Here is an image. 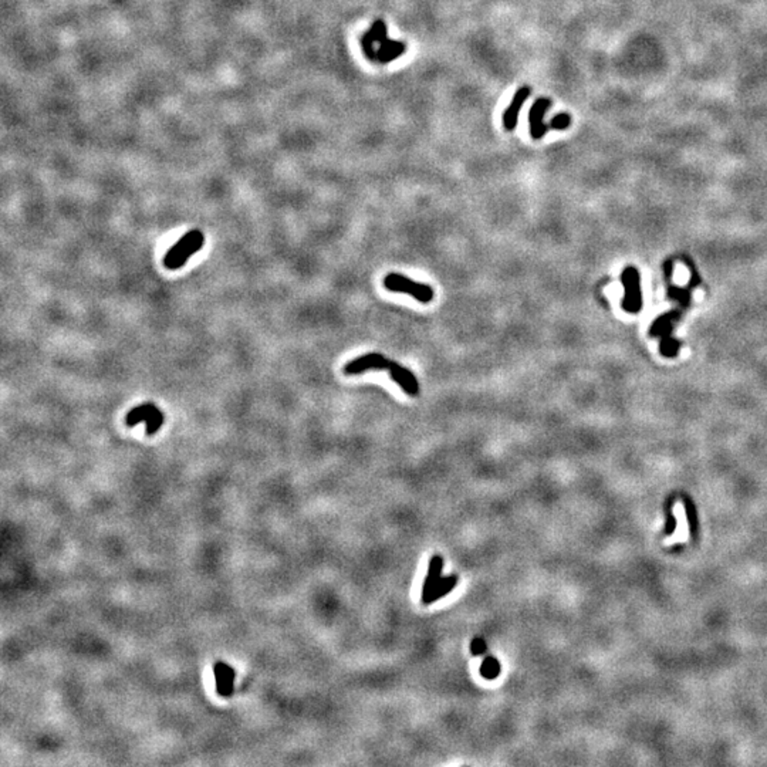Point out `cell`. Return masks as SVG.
Returning <instances> with one entry per match:
<instances>
[{"instance_id": "obj_14", "label": "cell", "mask_w": 767, "mask_h": 767, "mask_svg": "<svg viewBox=\"0 0 767 767\" xmlns=\"http://www.w3.org/2000/svg\"><path fill=\"white\" fill-rule=\"evenodd\" d=\"M500 673V664L496 658L488 657L480 665V675L485 679H496Z\"/></svg>"}, {"instance_id": "obj_13", "label": "cell", "mask_w": 767, "mask_h": 767, "mask_svg": "<svg viewBox=\"0 0 767 767\" xmlns=\"http://www.w3.org/2000/svg\"><path fill=\"white\" fill-rule=\"evenodd\" d=\"M458 584V576H448V577H443L441 579V581L438 583V585L434 588L431 597H430V601L428 604H432L438 600H441L442 597H445L446 594H449L455 587H457Z\"/></svg>"}, {"instance_id": "obj_12", "label": "cell", "mask_w": 767, "mask_h": 767, "mask_svg": "<svg viewBox=\"0 0 767 767\" xmlns=\"http://www.w3.org/2000/svg\"><path fill=\"white\" fill-rule=\"evenodd\" d=\"M405 51V44L398 40H391L387 37L380 43V49L377 50V62L382 64H388L389 62L401 57Z\"/></svg>"}, {"instance_id": "obj_7", "label": "cell", "mask_w": 767, "mask_h": 767, "mask_svg": "<svg viewBox=\"0 0 767 767\" xmlns=\"http://www.w3.org/2000/svg\"><path fill=\"white\" fill-rule=\"evenodd\" d=\"M675 317H676L675 312H669V315H665V316L660 317L651 330L652 334L662 337L661 350H662V354L667 355V357H672L678 351V343L671 337V328H672V323H673Z\"/></svg>"}, {"instance_id": "obj_3", "label": "cell", "mask_w": 767, "mask_h": 767, "mask_svg": "<svg viewBox=\"0 0 767 767\" xmlns=\"http://www.w3.org/2000/svg\"><path fill=\"white\" fill-rule=\"evenodd\" d=\"M146 422V434L148 437L157 434L164 423V412L154 403H144L132 408L125 418L128 426H134L139 422Z\"/></svg>"}, {"instance_id": "obj_10", "label": "cell", "mask_w": 767, "mask_h": 767, "mask_svg": "<svg viewBox=\"0 0 767 767\" xmlns=\"http://www.w3.org/2000/svg\"><path fill=\"white\" fill-rule=\"evenodd\" d=\"M530 96V89L529 87H522L518 90V93L515 94V97L511 98L509 107L506 108L504 114H503V125L507 131H513L518 125V121H519V112L523 107V104L526 103V100L529 98Z\"/></svg>"}, {"instance_id": "obj_16", "label": "cell", "mask_w": 767, "mask_h": 767, "mask_svg": "<svg viewBox=\"0 0 767 767\" xmlns=\"http://www.w3.org/2000/svg\"><path fill=\"white\" fill-rule=\"evenodd\" d=\"M488 646H486V642L483 641L482 638H475L470 644V651L475 657H479V655H483V653L486 652Z\"/></svg>"}, {"instance_id": "obj_1", "label": "cell", "mask_w": 767, "mask_h": 767, "mask_svg": "<svg viewBox=\"0 0 767 767\" xmlns=\"http://www.w3.org/2000/svg\"><path fill=\"white\" fill-rule=\"evenodd\" d=\"M204 242H205V236L201 231L199 229L189 231L166 252L164 258V266L169 270H177L182 267L192 254L202 249Z\"/></svg>"}, {"instance_id": "obj_6", "label": "cell", "mask_w": 767, "mask_h": 767, "mask_svg": "<svg viewBox=\"0 0 767 767\" xmlns=\"http://www.w3.org/2000/svg\"><path fill=\"white\" fill-rule=\"evenodd\" d=\"M550 105L552 103L549 98H538L531 105L529 112V124H530V135L533 139H542L549 132L550 125L545 123V116L549 111Z\"/></svg>"}, {"instance_id": "obj_9", "label": "cell", "mask_w": 767, "mask_h": 767, "mask_svg": "<svg viewBox=\"0 0 767 767\" xmlns=\"http://www.w3.org/2000/svg\"><path fill=\"white\" fill-rule=\"evenodd\" d=\"M388 373H389V377L392 378V381L400 385L405 394H408L411 396L418 395L419 384H418V380L415 378V376L409 371V369H407L403 365L392 361L389 368H388Z\"/></svg>"}, {"instance_id": "obj_15", "label": "cell", "mask_w": 767, "mask_h": 767, "mask_svg": "<svg viewBox=\"0 0 767 767\" xmlns=\"http://www.w3.org/2000/svg\"><path fill=\"white\" fill-rule=\"evenodd\" d=\"M549 125H550V130H556V131L565 130V128H568L572 125V116H570V114L561 112V114H558V116L553 117V120Z\"/></svg>"}, {"instance_id": "obj_8", "label": "cell", "mask_w": 767, "mask_h": 767, "mask_svg": "<svg viewBox=\"0 0 767 767\" xmlns=\"http://www.w3.org/2000/svg\"><path fill=\"white\" fill-rule=\"evenodd\" d=\"M388 37L387 26L382 20H376L371 26V28L362 36L361 46L364 50V54L367 55L368 60L376 62L377 60V51L374 50L376 43H381Z\"/></svg>"}, {"instance_id": "obj_2", "label": "cell", "mask_w": 767, "mask_h": 767, "mask_svg": "<svg viewBox=\"0 0 767 767\" xmlns=\"http://www.w3.org/2000/svg\"><path fill=\"white\" fill-rule=\"evenodd\" d=\"M384 286L387 290L394 293H404L412 296L415 300H418L422 304H428L434 300V289L428 284L416 283L403 274L391 273L384 277Z\"/></svg>"}, {"instance_id": "obj_11", "label": "cell", "mask_w": 767, "mask_h": 767, "mask_svg": "<svg viewBox=\"0 0 767 767\" xmlns=\"http://www.w3.org/2000/svg\"><path fill=\"white\" fill-rule=\"evenodd\" d=\"M442 567H443V560L441 556H434L430 561V567H428V576H426L425 579V583H423V588H422V603L428 606V601H430V597L434 591V588L438 585V583L441 581V572H442Z\"/></svg>"}, {"instance_id": "obj_4", "label": "cell", "mask_w": 767, "mask_h": 767, "mask_svg": "<svg viewBox=\"0 0 767 767\" xmlns=\"http://www.w3.org/2000/svg\"><path fill=\"white\" fill-rule=\"evenodd\" d=\"M622 283L625 289V296L622 300L624 310L628 312H638L642 306V297H641V286H640V274L637 269L628 267L622 273Z\"/></svg>"}, {"instance_id": "obj_5", "label": "cell", "mask_w": 767, "mask_h": 767, "mask_svg": "<svg viewBox=\"0 0 767 767\" xmlns=\"http://www.w3.org/2000/svg\"><path fill=\"white\" fill-rule=\"evenodd\" d=\"M391 362H392L391 360H388L387 357H384L381 354H377V353L365 354V355L358 357L354 361H350L344 367V374L346 376H358V374H364L367 371H371V369H374V371H388Z\"/></svg>"}]
</instances>
